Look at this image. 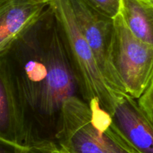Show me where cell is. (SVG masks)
<instances>
[{"mask_svg": "<svg viewBox=\"0 0 153 153\" xmlns=\"http://www.w3.org/2000/svg\"><path fill=\"white\" fill-rule=\"evenodd\" d=\"M37 140L56 144L63 105L82 97L62 30L50 4L4 54Z\"/></svg>", "mask_w": 153, "mask_h": 153, "instance_id": "6da1fadb", "label": "cell"}, {"mask_svg": "<svg viewBox=\"0 0 153 153\" xmlns=\"http://www.w3.org/2000/svg\"><path fill=\"white\" fill-rule=\"evenodd\" d=\"M104 110H93L79 96L66 100L56 134L58 147L68 153H131L111 126Z\"/></svg>", "mask_w": 153, "mask_h": 153, "instance_id": "7a4b0ae2", "label": "cell"}, {"mask_svg": "<svg viewBox=\"0 0 153 153\" xmlns=\"http://www.w3.org/2000/svg\"><path fill=\"white\" fill-rule=\"evenodd\" d=\"M50 3L62 30L82 98L93 109L101 108L111 114L117 95L105 80L77 24L70 0H52Z\"/></svg>", "mask_w": 153, "mask_h": 153, "instance_id": "3957f363", "label": "cell"}, {"mask_svg": "<svg viewBox=\"0 0 153 153\" xmlns=\"http://www.w3.org/2000/svg\"><path fill=\"white\" fill-rule=\"evenodd\" d=\"M110 61L126 94L140 98L153 80V46L136 38L120 14L114 18Z\"/></svg>", "mask_w": 153, "mask_h": 153, "instance_id": "277c9868", "label": "cell"}, {"mask_svg": "<svg viewBox=\"0 0 153 153\" xmlns=\"http://www.w3.org/2000/svg\"><path fill=\"white\" fill-rule=\"evenodd\" d=\"M76 22L89 44L98 67L114 93L126 94L110 61L114 19L100 13L85 0H70Z\"/></svg>", "mask_w": 153, "mask_h": 153, "instance_id": "5b68a950", "label": "cell"}, {"mask_svg": "<svg viewBox=\"0 0 153 153\" xmlns=\"http://www.w3.org/2000/svg\"><path fill=\"white\" fill-rule=\"evenodd\" d=\"M0 140L22 146L39 143L5 58L0 56Z\"/></svg>", "mask_w": 153, "mask_h": 153, "instance_id": "8992f818", "label": "cell"}, {"mask_svg": "<svg viewBox=\"0 0 153 153\" xmlns=\"http://www.w3.org/2000/svg\"><path fill=\"white\" fill-rule=\"evenodd\" d=\"M112 128L137 153H153V124L128 94L117 95L111 113Z\"/></svg>", "mask_w": 153, "mask_h": 153, "instance_id": "52a82bcc", "label": "cell"}, {"mask_svg": "<svg viewBox=\"0 0 153 153\" xmlns=\"http://www.w3.org/2000/svg\"><path fill=\"white\" fill-rule=\"evenodd\" d=\"M49 4L41 0H0V56L35 25Z\"/></svg>", "mask_w": 153, "mask_h": 153, "instance_id": "ba28073f", "label": "cell"}, {"mask_svg": "<svg viewBox=\"0 0 153 153\" xmlns=\"http://www.w3.org/2000/svg\"><path fill=\"white\" fill-rule=\"evenodd\" d=\"M119 14L136 38L153 46V0H120Z\"/></svg>", "mask_w": 153, "mask_h": 153, "instance_id": "9c48e42d", "label": "cell"}, {"mask_svg": "<svg viewBox=\"0 0 153 153\" xmlns=\"http://www.w3.org/2000/svg\"><path fill=\"white\" fill-rule=\"evenodd\" d=\"M56 146H58V145L55 144L22 146L0 140V153H52Z\"/></svg>", "mask_w": 153, "mask_h": 153, "instance_id": "30bf717a", "label": "cell"}, {"mask_svg": "<svg viewBox=\"0 0 153 153\" xmlns=\"http://www.w3.org/2000/svg\"><path fill=\"white\" fill-rule=\"evenodd\" d=\"M90 6L110 18H115L120 13V0H85Z\"/></svg>", "mask_w": 153, "mask_h": 153, "instance_id": "8fae6325", "label": "cell"}, {"mask_svg": "<svg viewBox=\"0 0 153 153\" xmlns=\"http://www.w3.org/2000/svg\"><path fill=\"white\" fill-rule=\"evenodd\" d=\"M137 103L143 113L153 124V80L143 95L137 99Z\"/></svg>", "mask_w": 153, "mask_h": 153, "instance_id": "7c38bea8", "label": "cell"}, {"mask_svg": "<svg viewBox=\"0 0 153 153\" xmlns=\"http://www.w3.org/2000/svg\"><path fill=\"white\" fill-rule=\"evenodd\" d=\"M52 153H68V152H66L65 150L61 148L60 147L56 146L55 148H54Z\"/></svg>", "mask_w": 153, "mask_h": 153, "instance_id": "4fadbf2b", "label": "cell"}, {"mask_svg": "<svg viewBox=\"0 0 153 153\" xmlns=\"http://www.w3.org/2000/svg\"><path fill=\"white\" fill-rule=\"evenodd\" d=\"M41 1H45V2H50L52 0H41Z\"/></svg>", "mask_w": 153, "mask_h": 153, "instance_id": "5bb4252c", "label": "cell"}]
</instances>
